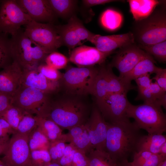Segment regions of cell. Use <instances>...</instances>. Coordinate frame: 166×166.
Here are the masks:
<instances>
[{
  "label": "cell",
  "mask_w": 166,
  "mask_h": 166,
  "mask_svg": "<svg viewBox=\"0 0 166 166\" xmlns=\"http://www.w3.org/2000/svg\"><path fill=\"white\" fill-rule=\"evenodd\" d=\"M166 142V136L163 134L142 135L138 143L136 152L146 151L155 154H159L161 146Z\"/></svg>",
  "instance_id": "cell-24"
},
{
  "label": "cell",
  "mask_w": 166,
  "mask_h": 166,
  "mask_svg": "<svg viewBox=\"0 0 166 166\" xmlns=\"http://www.w3.org/2000/svg\"><path fill=\"white\" fill-rule=\"evenodd\" d=\"M0 166H7L6 164L2 163V164H0Z\"/></svg>",
  "instance_id": "cell-52"
},
{
  "label": "cell",
  "mask_w": 166,
  "mask_h": 166,
  "mask_svg": "<svg viewBox=\"0 0 166 166\" xmlns=\"http://www.w3.org/2000/svg\"><path fill=\"white\" fill-rule=\"evenodd\" d=\"M28 135H12L2 161L7 166H31Z\"/></svg>",
  "instance_id": "cell-10"
},
{
  "label": "cell",
  "mask_w": 166,
  "mask_h": 166,
  "mask_svg": "<svg viewBox=\"0 0 166 166\" xmlns=\"http://www.w3.org/2000/svg\"><path fill=\"white\" fill-rule=\"evenodd\" d=\"M155 61L152 56L146 53L132 70L123 77L126 81L131 82L137 77L147 74L156 73L160 69L155 65Z\"/></svg>",
  "instance_id": "cell-23"
},
{
  "label": "cell",
  "mask_w": 166,
  "mask_h": 166,
  "mask_svg": "<svg viewBox=\"0 0 166 166\" xmlns=\"http://www.w3.org/2000/svg\"><path fill=\"white\" fill-rule=\"evenodd\" d=\"M21 81V85L39 90L47 94H53L60 89L58 81L46 78L36 69L25 70Z\"/></svg>",
  "instance_id": "cell-18"
},
{
  "label": "cell",
  "mask_w": 166,
  "mask_h": 166,
  "mask_svg": "<svg viewBox=\"0 0 166 166\" xmlns=\"http://www.w3.org/2000/svg\"><path fill=\"white\" fill-rule=\"evenodd\" d=\"M138 26L136 34L139 45L156 44L166 39V16L164 11L152 14Z\"/></svg>",
  "instance_id": "cell-6"
},
{
  "label": "cell",
  "mask_w": 166,
  "mask_h": 166,
  "mask_svg": "<svg viewBox=\"0 0 166 166\" xmlns=\"http://www.w3.org/2000/svg\"><path fill=\"white\" fill-rule=\"evenodd\" d=\"M71 166H88V161L86 155L77 150L75 153Z\"/></svg>",
  "instance_id": "cell-42"
},
{
  "label": "cell",
  "mask_w": 166,
  "mask_h": 166,
  "mask_svg": "<svg viewBox=\"0 0 166 166\" xmlns=\"http://www.w3.org/2000/svg\"><path fill=\"white\" fill-rule=\"evenodd\" d=\"M8 35L0 34V69H4L13 61L11 54L10 38Z\"/></svg>",
  "instance_id": "cell-32"
},
{
  "label": "cell",
  "mask_w": 166,
  "mask_h": 166,
  "mask_svg": "<svg viewBox=\"0 0 166 166\" xmlns=\"http://www.w3.org/2000/svg\"><path fill=\"white\" fill-rule=\"evenodd\" d=\"M130 12L134 19L140 21L148 18L161 1L156 0H128Z\"/></svg>",
  "instance_id": "cell-22"
},
{
  "label": "cell",
  "mask_w": 166,
  "mask_h": 166,
  "mask_svg": "<svg viewBox=\"0 0 166 166\" xmlns=\"http://www.w3.org/2000/svg\"><path fill=\"white\" fill-rule=\"evenodd\" d=\"M126 93L107 94L103 98L95 101V104L105 121L114 124L130 121L127 111L130 103Z\"/></svg>",
  "instance_id": "cell-8"
},
{
  "label": "cell",
  "mask_w": 166,
  "mask_h": 166,
  "mask_svg": "<svg viewBox=\"0 0 166 166\" xmlns=\"http://www.w3.org/2000/svg\"><path fill=\"white\" fill-rule=\"evenodd\" d=\"M86 155L88 166H119L105 151L92 149Z\"/></svg>",
  "instance_id": "cell-29"
},
{
  "label": "cell",
  "mask_w": 166,
  "mask_h": 166,
  "mask_svg": "<svg viewBox=\"0 0 166 166\" xmlns=\"http://www.w3.org/2000/svg\"><path fill=\"white\" fill-rule=\"evenodd\" d=\"M127 115L128 118H133L138 128L149 134H162L166 132V117L161 107L144 103L137 105L130 103Z\"/></svg>",
  "instance_id": "cell-5"
},
{
  "label": "cell",
  "mask_w": 166,
  "mask_h": 166,
  "mask_svg": "<svg viewBox=\"0 0 166 166\" xmlns=\"http://www.w3.org/2000/svg\"><path fill=\"white\" fill-rule=\"evenodd\" d=\"M13 61L22 70L36 69L49 54L20 30L10 38Z\"/></svg>",
  "instance_id": "cell-3"
},
{
  "label": "cell",
  "mask_w": 166,
  "mask_h": 166,
  "mask_svg": "<svg viewBox=\"0 0 166 166\" xmlns=\"http://www.w3.org/2000/svg\"><path fill=\"white\" fill-rule=\"evenodd\" d=\"M84 125L74 127L64 134L65 142H69L76 150L86 154L92 149L88 133Z\"/></svg>",
  "instance_id": "cell-20"
},
{
  "label": "cell",
  "mask_w": 166,
  "mask_h": 166,
  "mask_svg": "<svg viewBox=\"0 0 166 166\" xmlns=\"http://www.w3.org/2000/svg\"><path fill=\"white\" fill-rule=\"evenodd\" d=\"M1 0H0V2H1Z\"/></svg>",
  "instance_id": "cell-54"
},
{
  "label": "cell",
  "mask_w": 166,
  "mask_h": 166,
  "mask_svg": "<svg viewBox=\"0 0 166 166\" xmlns=\"http://www.w3.org/2000/svg\"><path fill=\"white\" fill-rule=\"evenodd\" d=\"M156 75L152 77V80H155V82L164 91H166V69L160 68L155 73Z\"/></svg>",
  "instance_id": "cell-43"
},
{
  "label": "cell",
  "mask_w": 166,
  "mask_h": 166,
  "mask_svg": "<svg viewBox=\"0 0 166 166\" xmlns=\"http://www.w3.org/2000/svg\"><path fill=\"white\" fill-rule=\"evenodd\" d=\"M50 94L38 89L20 85L12 96V104L32 114L49 100Z\"/></svg>",
  "instance_id": "cell-12"
},
{
  "label": "cell",
  "mask_w": 166,
  "mask_h": 166,
  "mask_svg": "<svg viewBox=\"0 0 166 166\" xmlns=\"http://www.w3.org/2000/svg\"><path fill=\"white\" fill-rule=\"evenodd\" d=\"M84 126L92 149L104 151L108 124L95 104L93 105L90 117Z\"/></svg>",
  "instance_id": "cell-13"
},
{
  "label": "cell",
  "mask_w": 166,
  "mask_h": 166,
  "mask_svg": "<svg viewBox=\"0 0 166 166\" xmlns=\"http://www.w3.org/2000/svg\"><path fill=\"white\" fill-rule=\"evenodd\" d=\"M57 92L54 97L50 94L47 102L37 111L36 115L51 120L62 130L84 125L90 117L93 106L88 95L62 92L58 95Z\"/></svg>",
  "instance_id": "cell-1"
},
{
  "label": "cell",
  "mask_w": 166,
  "mask_h": 166,
  "mask_svg": "<svg viewBox=\"0 0 166 166\" xmlns=\"http://www.w3.org/2000/svg\"><path fill=\"white\" fill-rule=\"evenodd\" d=\"M98 71L99 68L94 66L69 67L58 81L59 90L76 95H92Z\"/></svg>",
  "instance_id": "cell-4"
},
{
  "label": "cell",
  "mask_w": 166,
  "mask_h": 166,
  "mask_svg": "<svg viewBox=\"0 0 166 166\" xmlns=\"http://www.w3.org/2000/svg\"><path fill=\"white\" fill-rule=\"evenodd\" d=\"M28 142L30 151L48 150L50 141L37 126L28 136Z\"/></svg>",
  "instance_id": "cell-31"
},
{
  "label": "cell",
  "mask_w": 166,
  "mask_h": 166,
  "mask_svg": "<svg viewBox=\"0 0 166 166\" xmlns=\"http://www.w3.org/2000/svg\"><path fill=\"white\" fill-rule=\"evenodd\" d=\"M150 74H147L141 76L134 80L137 85L138 90L140 91L150 86L152 82Z\"/></svg>",
  "instance_id": "cell-45"
},
{
  "label": "cell",
  "mask_w": 166,
  "mask_h": 166,
  "mask_svg": "<svg viewBox=\"0 0 166 166\" xmlns=\"http://www.w3.org/2000/svg\"><path fill=\"white\" fill-rule=\"evenodd\" d=\"M65 141L62 137L55 140L50 142L48 151L51 159V162L59 164L61 158L63 155L66 146Z\"/></svg>",
  "instance_id": "cell-36"
},
{
  "label": "cell",
  "mask_w": 166,
  "mask_h": 166,
  "mask_svg": "<svg viewBox=\"0 0 166 166\" xmlns=\"http://www.w3.org/2000/svg\"><path fill=\"white\" fill-rule=\"evenodd\" d=\"M69 61V58L62 54L56 51L49 54L45 60L48 66L58 70L65 68Z\"/></svg>",
  "instance_id": "cell-37"
},
{
  "label": "cell",
  "mask_w": 166,
  "mask_h": 166,
  "mask_svg": "<svg viewBox=\"0 0 166 166\" xmlns=\"http://www.w3.org/2000/svg\"><path fill=\"white\" fill-rule=\"evenodd\" d=\"M133 34L127 33L107 36L94 34L89 42L100 51L111 54L118 48L134 43Z\"/></svg>",
  "instance_id": "cell-17"
},
{
  "label": "cell",
  "mask_w": 166,
  "mask_h": 166,
  "mask_svg": "<svg viewBox=\"0 0 166 166\" xmlns=\"http://www.w3.org/2000/svg\"><path fill=\"white\" fill-rule=\"evenodd\" d=\"M138 92L136 100H142L144 103L163 106L166 109V92L163 90L155 82H152L149 87L138 91Z\"/></svg>",
  "instance_id": "cell-21"
},
{
  "label": "cell",
  "mask_w": 166,
  "mask_h": 166,
  "mask_svg": "<svg viewBox=\"0 0 166 166\" xmlns=\"http://www.w3.org/2000/svg\"><path fill=\"white\" fill-rule=\"evenodd\" d=\"M111 54L101 52L95 47L82 45L72 49L69 61L78 67H89L103 64Z\"/></svg>",
  "instance_id": "cell-15"
},
{
  "label": "cell",
  "mask_w": 166,
  "mask_h": 166,
  "mask_svg": "<svg viewBox=\"0 0 166 166\" xmlns=\"http://www.w3.org/2000/svg\"><path fill=\"white\" fill-rule=\"evenodd\" d=\"M100 21L104 28L110 31H114L120 27L123 21V17L118 12L108 9L101 14Z\"/></svg>",
  "instance_id": "cell-30"
},
{
  "label": "cell",
  "mask_w": 166,
  "mask_h": 166,
  "mask_svg": "<svg viewBox=\"0 0 166 166\" xmlns=\"http://www.w3.org/2000/svg\"><path fill=\"white\" fill-rule=\"evenodd\" d=\"M159 154L164 158H166V142L161 146L160 149Z\"/></svg>",
  "instance_id": "cell-48"
},
{
  "label": "cell",
  "mask_w": 166,
  "mask_h": 166,
  "mask_svg": "<svg viewBox=\"0 0 166 166\" xmlns=\"http://www.w3.org/2000/svg\"><path fill=\"white\" fill-rule=\"evenodd\" d=\"M77 151L70 144L66 145L63 155L59 164L61 166H71L74 154Z\"/></svg>",
  "instance_id": "cell-40"
},
{
  "label": "cell",
  "mask_w": 166,
  "mask_h": 166,
  "mask_svg": "<svg viewBox=\"0 0 166 166\" xmlns=\"http://www.w3.org/2000/svg\"><path fill=\"white\" fill-rule=\"evenodd\" d=\"M32 20L16 0H1L0 3V34L13 36Z\"/></svg>",
  "instance_id": "cell-7"
},
{
  "label": "cell",
  "mask_w": 166,
  "mask_h": 166,
  "mask_svg": "<svg viewBox=\"0 0 166 166\" xmlns=\"http://www.w3.org/2000/svg\"><path fill=\"white\" fill-rule=\"evenodd\" d=\"M37 71L47 79L53 81H58L62 77L63 73L58 70L53 68L45 63L39 65L37 68Z\"/></svg>",
  "instance_id": "cell-39"
},
{
  "label": "cell",
  "mask_w": 166,
  "mask_h": 166,
  "mask_svg": "<svg viewBox=\"0 0 166 166\" xmlns=\"http://www.w3.org/2000/svg\"><path fill=\"white\" fill-rule=\"evenodd\" d=\"M23 71L18 63H12L0 71V92L13 96L21 85Z\"/></svg>",
  "instance_id": "cell-19"
},
{
  "label": "cell",
  "mask_w": 166,
  "mask_h": 166,
  "mask_svg": "<svg viewBox=\"0 0 166 166\" xmlns=\"http://www.w3.org/2000/svg\"><path fill=\"white\" fill-rule=\"evenodd\" d=\"M16 1L32 21L53 24L57 18L48 0H16Z\"/></svg>",
  "instance_id": "cell-16"
},
{
  "label": "cell",
  "mask_w": 166,
  "mask_h": 166,
  "mask_svg": "<svg viewBox=\"0 0 166 166\" xmlns=\"http://www.w3.org/2000/svg\"><path fill=\"white\" fill-rule=\"evenodd\" d=\"M104 151L118 164L136 152L141 136L140 130L135 122L130 121L108 123Z\"/></svg>",
  "instance_id": "cell-2"
},
{
  "label": "cell",
  "mask_w": 166,
  "mask_h": 166,
  "mask_svg": "<svg viewBox=\"0 0 166 166\" xmlns=\"http://www.w3.org/2000/svg\"><path fill=\"white\" fill-rule=\"evenodd\" d=\"M3 163V162L1 160H0V164H2Z\"/></svg>",
  "instance_id": "cell-53"
},
{
  "label": "cell",
  "mask_w": 166,
  "mask_h": 166,
  "mask_svg": "<svg viewBox=\"0 0 166 166\" xmlns=\"http://www.w3.org/2000/svg\"><path fill=\"white\" fill-rule=\"evenodd\" d=\"M37 127L50 142L61 138L62 130L55 123L49 119L35 116Z\"/></svg>",
  "instance_id": "cell-26"
},
{
  "label": "cell",
  "mask_w": 166,
  "mask_h": 166,
  "mask_svg": "<svg viewBox=\"0 0 166 166\" xmlns=\"http://www.w3.org/2000/svg\"><path fill=\"white\" fill-rule=\"evenodd\" d=\"M157 166H166V159L162 161Z\"/></svg>",
  "instance_id": "cell-50"
},
{
  "label": "cell",
  "mask_w": 166,
  "mask_h": 166,
  "mask_svg": "<svg viewBox=\"0 0 166 166\" xmlns=\"http://www.w3.org/2000/svg\"><path fill=\"white\" fill-rule=\"evenodd\" d=\"M138 46L146 53L153 56L160 62L166 61V41L148 45H139Z\"/></svg>",
  "instance_id": "cell-34"
},
{
  "label": "cell",
  "mask_w": 166,
  "mask_h": 166,
  "mask_svg": "<svg viewBox=\"0 0 166 166\" xmlns=\"http://www.w3.org/2000/svg\"><path fill=\"white\" fill-rule=\"evenodd\" d=\"M10 138L0 137V155L4 154L8 145Z\"/></svg>",
  "instance_id": "cell-47"
},
{
  "label": "cell",
  "mask_w": 166,
  "mask_h": 166,
  "mask_svg": "<svg viewBox=\"0 0 166 166\" xmlns=\"http://www.w3.org/2000/svg\"><path fill=\"white\" fill-rule=\"evenodd\" d=\"M37 126L35 116L27 112L20 122L15 133L29 136Z\"/></svg>",
  "instance_id": "cell-35"
},
{
  "label": "cell",
  "mask_w": 166,
  "mask_h": 166,
  "mask_svg": "<svg viewBox=\"0 0 166 166\" xmlns=\"http://www.w3.org/2000/svg\"><path fill=\"white\" fill-rule=\"evenodd\" d=\"M27 112L12 104L7 109L2 118L7 122L15 132L20 122Z\"/></svg>",
  "instance_id": "cell-33"
},
{
  "label": "cell",
  "mask_w": 166,
  "mask_h": 166,
  "mask_svg": "<svg viewBox=\"0 0 166 166\" xmlns=\"http://www.w3.org/2000/svg\"><path fill=\"white\" fill-rule=\"evenodd\" d=\"M48 166H61L59 164L51 162Z\"/></svg>",
  "instance_id": "cell-51"
},
{
  "label": "cell",
  "mask_w": 166,
  "mask_h": 166,
  "mask_svg": "<svg viewBox=\"0 0 166 166\" xmlns=\"http://www.w3.org/2000/svg\"><path fill=\"white\" fill-rule=\"evenodd\" d=\"M51 163V158L47 150L31 151V166H48Z\"/></svg>",
  "instance_id": "cell-38"
},
{
  "label": "cell",
  "mask_w": 166,
  "mask_h": 166,
  "mask_svg": "<svg viewBox=\"0 0 166 166\" xmlns=\"http://www.w3.org/2000/svg\"><path fill=\"white\" fill-rule=\"evenodd\" d=\"M12 96L0 92V118L12 104Z\"/></svg>",
  "instance_id": "cell-41"
},
{
  "label": "cell",
  "mask_w": 166,
  "mask_h": 166,
  "mask_svg": "<svg viewBox=\"0 0 166 166\" xmlns=\"http://www.w3.org/2000/svg\"><path fill=\"white\" fill-rule=\"evenodd\" d=\"M146 54L134 43L130 44L120 48L109 65L116 68L119 72V76L122 78L132 70Z\"/></svg>",
  "instance_id": "cell-14"
},
{
  "label": "cell",
  "mask_w": 166,
  "mask_h": 166,
  "mask_svg": "<svg viewBox=\"0 0 166 166\" xmlns=\"http://www.w3.org/2000/svg\"><path fill=\"white\" fill-rule=\"evenodd\" d=\"M60 37L62 45L73 49L85 41H89L95 34L87 29L82 22L75 14L65 25L55 26Z\"/></svg>",
  "instance_id": "cell-11"
},
{
  "label": "cell",
  "mask_w": 166,
  "mask_h": 166,
  "mask_svg": "<svg viewBox=\"0 0 166 166\" xmlns=\"http://www.w3.org/2000/svg\"><path fill=\"white\" fill-rule=\"evenodd\" d=\"M119 166H132L128 160H125L118 164Z\"/></svg>",
  "instance_id": "cell-49"
},
{
  "label": "cell",
  "mask_w": 166,
  "mask_h": 166,
  "mask_svg": "<svg viewBox=\"0 0 166 166\" xmlns=\"http://www.w3.org/2000/svg\"><path fill=\"white\" fill-rule=\"evenodd\" d=\"M165 159L166 158L159 154L140 151L133 154V160L130 163L132 166H157Z\"/></svg>",
  "instance_id": "cell-28"
},
{
  "label": "cell",
  "mask_w": 166,
  "mask_h": 166,
  "mask_svg": "<svg viewBox=\"0 0 166 166\" xmlns=\"http://www.w3.org/2000/svg\"><path fill=\"white\" fill-rule=\"evenodd\" d=\"M57 17L68 19L74 14L77 1L75 0H48Z\"/></svg>",
  "instance_id": "cell-25"
},
{
  "label": "cell",
  "mask_w": 166,
  "mask_h": 166,
  "mask_svg": "<svg viewBox=\"0 0 166 166\" xmlns=\"http://www.w3.org/2000/svg\"><path fill=\"white\" fill-rule=\"evenodd\" d=\"M25 34L48 54L62 45L55 26L32 21L25 26Z\"/></svg>",
  "instance_id": "cell-9"
},
{
  "label": "cell",
  "mask_w": 166,
  "mask_h": 166,
  "mask_svg": "<svg viewBox=\"0 0 166 166\" xmlns=\"http://www.w3.org/2000/svg\"><path fill=\"white\" fill-rule=\"evenodd\" d=\"M14 133L15 131L7 122L3 118H0V137L9 138L10 135Z\"/></svg>",
  "instance_id": "cell-44"
},
{
  "label": "cell",
  "mask_w": 166,
  "mask_h": 166,
  "mask_svg": "<svg viewBox=\"0 0 166 166\" xmlns=\"http://www.w3.org/2000/svg\"><path fill=\"white\" fill-rule=\"evenodd\" d=\"M118 1L113 0H83V4L86 7H91L97 5L104 4L111 2Z\"/></svg>",
  "instance_id": "cell-46"
},
{
  "label": "cell",
  "mask_w": 166,
  "mask_h": 166,
  "mask_svg": "<svg viewBox=\"0 0 166 166\" xmlns=\"http://www.w3.org/2000/svg\"><path fill=\"white\" fill-rule=\"evenodd\" d=\"M108 66L102 65L99 68V71L96 79L92 95L95 101L104 98L108 94L107 82Z\"/></svg>",
  "instance_id": "cell-27"
}]
</instances>
